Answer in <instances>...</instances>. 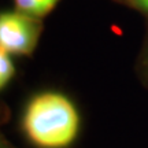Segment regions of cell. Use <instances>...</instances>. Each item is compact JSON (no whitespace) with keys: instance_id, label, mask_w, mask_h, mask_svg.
Instances as JSON below:
<instances>
[{"instance_id":"obj_1","label":"cell","mask_w":148,"mask_h":148,"mask_svg":"<svg viewBox=\"0 0 148 148\" xmlns=\"http://www.w3.org/2000/svg\"><path fill=\"white\" fill-rule=\"evenodd\" d=\"M81 119L77 107L60 92L45 90L27 101L21 127L36 148H69L78 137Z\"/></svg>"},{"instance_id":"obj_2","label":"cell","mask_w":148,"mask_h":148,"mask_svg":"<svg viewBox=\"0 0 148 148\" xmlns=\"http://www.w3.org/2000/svg\"><path fill=\"white\" fill-rule=\"evenodd\" d=\"M38 26L23 12L0 14V48L12 55H29L34 51Z\"/></svg>"},{"instance_id":"obj_3","label":"cell","mask_w":148,"mask_h":148,"mask_svg":"<svg viewBox=\"0 0 148 148\" xmlns=\"http://www.w3.org/2000/svg\"><path fill=\"white\" fill-rule=\"evenodd\" d=\"M59 0H15L16 8L30 16H42L48 14Z\"/></svg>"},{"instance_id":"obj_4","label":"cell","mask_w":148,"mask_h":148,"mask_svg":"<svg viewBox=\"0 0 148 148\" xmlns=\"http://www.w3.org/2000/svg\"><path fill=\"white\" fill-rule=\"evenodd\" d=\"M15 74V66L10 53L0 48V90L10 82Z\"/></svg>"},{"instance_id":"obj_5","label":"cell","mask_w":148,"mask_h":148,"mask_svg":"<svg viewBox=\"0 0 148 148\" xmlns=\"http://www.w3.org/2000/svg\"><path fill=\"white\" fill-rule=\"evenodd\" d=\"M0 148H16V147H14L10 141H7L4 136L0 133Z\"/></svg>"},{"instance_id":"obj_6","label":"cell","mask_w":148,"mask_h":148,"mask_svg":"<svg viewBox=\"0 0 148 148\" xmlns=\"http://www.w3.org/2000/svg\"><path fill=\"white\" fill-rule=\"evenodd\" d=\"M143 69L148 77V51L145 52V55H144V58H143Z\"/></svg>"}]
</instances>
